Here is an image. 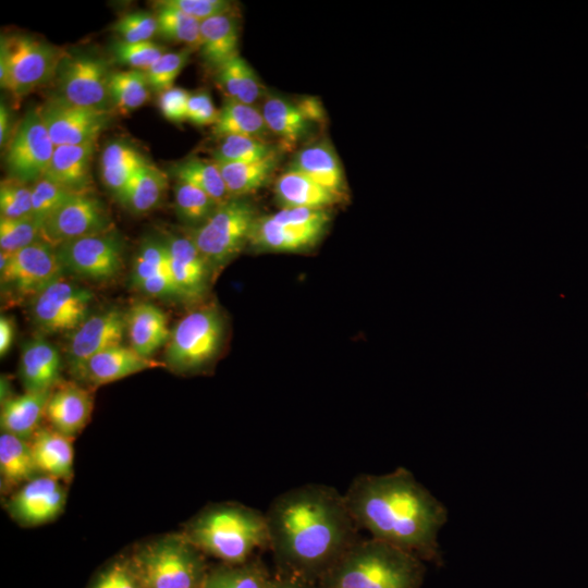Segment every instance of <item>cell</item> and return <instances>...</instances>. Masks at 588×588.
Here are the masks:
<instances>
[{
    "mask_svg": "<svg viewBox=\"0 0 588 588\" xmlns=\"http://www.w3.org/2000/svg\"><path fill=\"white\" fill-rule=\"evenodd\" d=\"M265 514L279 576L306 585L319 581L358 540L344 494L330 486L291 488L275 497Z\"/></svg>",
    "mask_w": 588,
    "mask_h": 588,
    "instance_id": "obj_1",
    "label": "cell"
},
{
    "mask_svg": "<svg viewBox=\"0 0 588 588\" xmlns=\"http://www.w3.org/2000/svg\"><path fill=\"white\" fill-rule=\"evenodd\" d=\"M344 498L358 528L372 538L422 561L441 559L438 535L446 522V509L406 468L362 474L353 479Z\"/></svg>",
    "mask_w": 588,
    "mask_h": 588,
    "instance_id": "obj_2",
    "label": "cell"
},
{
    "mask_svg": "<svg viewBox=\"0 0 588 588\" xmlns=\"http://www.w3.org/2000/svg\"><path fill=\"white\" fill-rule=\"evenodd\" d=\"M425 565L389 542L358 539L318 581L320 588H420Z\"/></svg>",
    "mask_w": 588,
    "mask_h": 588,
    "instance_id": "obj_3",
    "label": "cell"
},
{
    "mask_svg": "<svg viewBox=\"0 0 588 588\" xmlns=\"http://www.w3.org/2000/svg\"><path fill=\"white\" fill-rule=\"evenodd\" d=\"M183 535L200 552L231 565L248 562L258 549H269L266 514L236 503L205 509Z\"/></svg>",
    "mask_w": 588,
    "mask_h": 588,
    "instance_id": "obj_4",
    "label": "cell"
},
{
    "mask_svg": "<svg viewBox=\"0 0 588 588\" xmlns=\"http://www.w3.org/2000/svg\"><path fill=\"white\" fill-rule=\"evenodd\" d=\"M132 563L145 588H203L208 574L200 551L184 535L146 544Z\"/></svg>",
    "mask_w": 588,
    "mask_h": 588,
    "instance_id": "obj_5",
    "label": "cell"
},
{
    "mask_svg": "<svg viewBox=\"0 0 588 588\" xmlns=\"http://www.w3.org/2000/svg\"><path fill=\"white\" fill-rule=\"evenodd\" d=\"M258 212L244 197L229 198L189 235L211 269L234 259L248 244Z\"/></svg>",
    "mask_w": 588,
    "mask_h": 588,
    "instance_id": "obj_6",
    "label": "cell"
},
{
    "mask_svg": "<svg viewBox=\"0 0 588 588\" xmlns=\"http://www.w3.org/2000/svg\"><path fill=\"white\" fill-rule=\"evenodd\" d=\"M224 323L213 305L200 306L183 316L171 330L166 345V363L177 371H194L219 353Z\"/></svg>",
    "mask_w": 588,
    "mask_h": 588,
    "instance_id": "obj_7",
    "label": "cell"
},
{
    "mask_svg": "<svg viewBox=\"0 0 588 588\" xmlns=\"http://www.w3.org/2000/svg\"><path fill=\"white\" fill-rule=\"evenodd\" d=\"M63 54L39 39L26 35L2 37L0 84L17 98L33 91L57 74Z\"/></svg>",
    "mask_w": 588,
    "mask_h": 588,
    "instance_id": "obj_8",
    "label": "cell"
},
{
    "mask_svg": "<svg viewBox=\"0 0 588 588\" xmlns=\"http://www.w3.org/2000/svg\"><path fill=\"white\" fill-rule=\"evenodd\" d=\"M63 271L57 247L42 240L13 254L0 252L2 292L15 299L34 298Z\"/></svg>",
    "mask_w": 588,
    "mask_h": 588,
    "instance_id": "obj_9",
    "label": "cell"
},
{
    "mask_svg": "<svg viewBox=\"0 0 588 588\" xmlns=\"http://www.w3.org/2000/svg\"><path fill=\"white\" fill-rule=\"evenodd\" d=\"M57 74L58 98L82 108L112 110L109 91L111 72L103 59L86 54L63 56Z\"/></svg>",
    "mask_w": 588,
    "mask_h": 588,
    "instance_id": "obj_10",
    "label": "cell"
},
{
    "mask_svg": "<svg viewBox=\"0 0 588 588\" xmlns=\"http://www.w3.org/2000/svg\"><path fill=\"white\" fill-rule=\"evenodd\" d=\"M93 294L63 275L32 298V317L45 332L74 331L88 317Z\"/></svg>",
    "mask_w": 588,
    "mask_h": 588,
    "instance_id": "obj_11",
    "label": "cell"
},
{
    "mask_svg": "<svg viewBox=\"0 0 588 588\" xmlns=\"http://www.w3.org/2000/svg\"><path fill=\"white\" fill-rule=\"evenodd\" d=\"M54 147L39 109L29 110L8 146L5 164L10 176L35 183L47 171Z\"/></svg>",
    "mask_w": 588,
    "mask_h": 588,
    "instance_id": "obj_12",
    "label": "cell"
},
{
    "mask_svg": "<svg viewBox=\"0 0 588 588\" xmlns=\"http://www.w3.org/2000/svg\"><path fill=\"white\" fill-rule=\"evenodd\" d=\"M110 224L102 204L90 192L76 193L42 221L41 240L58 247L69 241L109 232Z\"/></svg>",
    "mask_w": 588,
    "mask_h": 588,
    "instance_id": "obj_13",
    "label": "cell"
},
{
    "mask_svg": "<svg viewBox=\"0 0 588 588\" xmlns=\"http://www.w3.org/2000/svg\"><path fill=\"white\" fill-rule=\"evenodd\" d=\"M64 270L90 280H108L122 269V247L109 233L88 235L57 247Z\"/></svg>",
    "mask_w": 588,
    "mask_h": 588,
    "instance_id": "obj_14",
    "label": "cell"
},
{
    "mask_svg": "<svg viewBox=\"0 0 588 588\" xmlns=\"http://www.w3.org/2000/svg\"><path fill=\"white\" fill-rule=\"evenodd\" d=\"M260 111L269 133L278 138L283 150H292L324 120L320 101L310 97L293 101L277 95L268 96Z\"/></svg>",
    "mask_w": 588,
    "mask_h": 588,
    "instance_id": "obj_15",
    "label": "cell"
},
{
    "mask_svg": "<svg viewBox=\"0 0 588 588\" xmlns=\"http://www.w3.org/2000/svg\"><path fill=\"white\" fill-rule=\"evenodd\" d=\"M39 111L54 146L96 143L111 119V111L73 106L60 98L48 101Z\"/></svg>",
    "mask_w": 588,
    "mask_h": 588,
    "instance_id": "obj_16",
    "label": "cell"
},
{
    "mask_svg": "<svg viewBox=\"0 0 588 588\" xmlns=\"http://www.w3.org/2000/svg\"><path fill=\"white\" fill-rule=\"evenodd\" d=\"M65 502L66 492L60 480L39 475L12 494L7 509L20 524L36 526L53 520L63 511Z\"/></svg>",
    "mask_w": 588,
    "mask_h": 588,
    "instance_id": "obj_17",
    "label": "cell"
},
{
    "mask_svg": "<svg viewBox=\"0 0 588 588\" xmlns=\"http://www.w3.org/2000/svg\"><path fill=\"white\" fill-rule=\"evenodd\" d=\"M125 331V316L120 310L108 309L87 317L70 338L68 357L72 370L78 375L90 357L122 344Z\"/></svg>",
    "mask_w": 588,
    "mask_h": 588,
    "instance_id": "obj_18",
    "label": "cell"
},
{
    "mask_svg": "<svg viewBox=\"0 0 588 588\" xmlns=\"http://www.w3.org/2000/svg\"><path fill=\"white\" fill-rule=\"evenodd\" d=\"M169 258V272L180 297L196 301L207 291L211 267L189 236H169L164 242Z\"/></svg>",
    "mask_w": 588,
    "mask_h": 588,
    "instance_id": "obj_19",
    "label": "cell"
},
{
    "mask_svg": "<svg viewBox=\"0 0 588 588\" xmlns=\"http://www.w3.org/2000/svg\"><path fill=\"white\" fill-rule=\"evenodd\" d=\"M91 412L90 393L74 382H63L51 391L45 417L53 429L73 439L87 425Z\"/></svg>",
    "mask_w": 588,
    "mask_h": 588,
    "instance_id": "obj_20",
    "label": "cell"
},
{
    "mask_svg": "<svg viewBox=\"0 0 588 588\" xmlns=\"http://www.w3.org/2000/svg\"><path fill=\"white\" fill-rule=\"evenodd\" d=\"M159 365L131 346L120 344L90 357L78 375L94 385H102Z\"/></svg>",
    "mask_w": 588,
    "mask_h": 588,
    "instance_id": "obj_21",
    "label": "cell"
},
{
    "mask_svg": "<svg viewBox=\"0 0 588 588\" xmlns=\"http://www.w3.org/2000/svg\"><path fill=\"white\" fill-rule=\"evenodd\" d=\"M324 233L301 229L272 219L270 215L258 216L248 244L258 252L302 253L314 248Z\"/></svg>",
    "mask_w": 588,
    "mask_h": 588,
    "instance_id": "obj_22",
    "label": "cell"
},
{
    "mask_svg": "<svg viewBox=\"0 0 588 588\" xmlns=\"http://www.w3.org/2000/svg\"><path fill=\"white\" fill-rule=\"evenodd\" d=\"M96 143L56 146L44 176L74 192L88 193Z\"/></svg>",
    "mask_w": 588,
    "mask_h": 588,
    "instance_id": "obj_23",
    "label": "cell"
},
{
    "mask_svg": "<svg viewBox=\"0 0 588 588\" xmlns=\"http://www.w3.org/2000/svg\"><path fill=\"white\" fill-rule=\"evenodd\" d=\"M130 346L144 357L167 345L171 331L163 310L150 303L135 304L125 316Z\"/></svg>",
    "mask_w": 588,
    "mask_h": 588,
    "instance_id": "obj_24",
    "label": "cell"
},
{
    "mask_svg": "<svg viewBox=\"0 0 588 588\" xmlns=\"http://www.w3.org/2000/svg\"><path fill=\"white\" fill-rule=\"evenodd\" d=\"M240 27L233 12L200 22L199 51L205 64L215 73L238 56Z\"/></svg>",
    "mask_w": 588,
    "mask_h": 588,
    "instance_id": "obj_25",
    "label": "cell"
},
{
    "mask_svg": "<svg viewBox=\"0 0 588 588\" xmlns=\"http://www.w3.org/2000/svg\"><path fill=\"white\" fill-rule=\"evenodd\" d=\"M61 358L58 350L44 339L24 344L20 358V377L25 391H51L58 383Z\"/></svg>",
    "mask_w": 588,
    "mask_h": 588,
    "instance_id": "obj_26",
    "label": "cell"
},
{
    "mask_svg": "<svg viewBox=\"0 0 588 588\" xmlns=\"http://www.w3.org/2000/svg\"><path fill=\"white\" fill-rule=\"evenodd\" d=\"M51 391H25L3 399L0 413L2 432L29 441L40 428Z\"/></svg>",
    "mask_w": 588,
    "mask_h": 588,
    "instance_id": "obj_27",
    "label": "cell"
},
{
    "mask_svg": "<svg viewBox=\"0 0 588 588\" xmlns=\"http://www.w3.org/2000/svg\"><path fill=\"white\" fill-rule=\"evenodd\" d=\"M72 441L52 427H40L29 440L38 471L58 480H70L74 462Z\"/></svg>",
    "mask_w": 588,
    "mask_h": 588,
    "instance_id": "obj_28",
    "label": "cell"
},
{
    "mask_svg": "<svg viewBox=\"0 0 588 588\" xmlns=\"http://www.w3.org/2000/svg\"><path fill=\"white\" fill-rule=\"evenodd\" d=\"M292 169L306 174L340 198L344 197L346 184L343 168L336 152L327 142L301 149L293 160Z\"/></svg>",
    "mask_w": 588,
    "mask_h": 588,
    "instance_id": "obj_29",
    "label": "cell"
},
{
    "mask_svg": "<svg viewBox=\"0 0 588 588\" xmlns=\"http://www.w3.org/2000/svg\"><path fill=\"white\" fill-rule=\"evenodd\" d=\"M274 196L282 208L328 209L341 198L295 169L275 181Z\"/></svg>",
    "mask_w": 588,
    "mask_h": 588,
    "instance_id": "obj_30",
    "label": "cell"
},
{
    "mask_svg": "<svg viewBox=\"0 0 588 588\" xmlns=\"http://www.w3.org/2000/svg\"><path fill=\"white\" fill-rule=\"evenodd\" d=\"M38 469L29 441L1 432L0 436V477L1 488L9 491L35 478Z\"/></svg>",
    "mask_w": 588,
    "mask_h": 588,
    "instance_id": "obj_31",
    "label": "cell"
},
{
    "mask_svg": "<svg viewBox=\"0 0 588 588\" xmlns=\"http://www.w3.org/2000/svg\"><path fill=\"white\" fill-rule=\"evenodd\" d=\"M147 161L130 144L112 142L105 147L101 155L100 172L102 182L119 198L136 171Z\"/></svg>",
    "mask_w": 588,
    "mask_h": 588,
    "instance_id": "obj_32",
    "label": "cell"
},
{
    "mask_svg": "<svg viewBox=\"0 0 588 588\" xmlns=\"http://www.w3.org/2000/svg\"><path fill=\"white\" fill-rule=\"evenodd\" d=\"M167 188V175L147 161L136 171L118 199L133 212L144 213L161 201Z\"/></svg>",
    "mask_w": 588,
    "mask_h": 588,
    "instance_id": "obj_33",
    "label": "cell"
},
{
    "mask_svg": "<svg viewBox=\"0 0 588 588\" xmlns=\"http://www.w3.org/2000/svg\"><path fill=\"white\" fill-rule=\"evenodd\" d=\"M279 155L241 163H218L230 198H240L264 187L272 177Z\"/></svg>",
    "mask_w": 588,
    "mask_h": 588,
    "instance_id": "obj_34",
    "label": "cell"
},
{
    "mask_svg": "<svg viewBox=\"0 0 588 588\" xmlns=\"http://www.w3.org/2000/svg\"><path fill=\"white\" fill-rule=\"evenodd\" d=\"M216 77L225 100L254 106L264 94L256 72L240 54L221 66Z\"/></svg>",
    "mask_w": 588,
    "mask_h": 588,
    "instance_id": "obj_35",
    "label": "cell"
},
{
    "mask_svg": "<svg viewBox=\"0 0 588 588\" xmlns=\"http://www.w3.org/2000/svg\"><path fill=\"white\" fill-rule=\"evenodd\" d=\"M267 133L260 109L233 100L224 101L212 126V134L221 139L229 136L265 138Z\"/></svg>",
    "mask_w": 588,
    "mask_h": 588,
    "instance_id": "obj_36",
    "label": "cell"
},
{
    "mask_svg": "<svg viewBox=\"0 0 588 588\" xmlns=\"http://www.w3.org/2000/svg\"><path fill=\"white\" fill-rule=\"evenodd\" d=\"M109 91L112 108L126 114L148 101L150 87L144 71H115L110 75Z\"/></svg>",
    "mask_w": 588,
    "mask_h": 588,
    "instance_id": "obj_37",
    "label": "cell"
},
{
    "mask_svg": "<svg viewBox=\"0 0 588 588\" xmlns=\"http://www.w3.org/2000/svg\"><path fill=\"white\" fill-rule=\"evenodd\" d=\"M177 181L187 182L208 194L218 204L229 199L226 187L216 161L187 159L173 169Z\"/></svg>",
    "mask_w": 588,
    "mask_h": 588,
    "instance_id": "obj_38",
    "label": "cell"
},
{
    "mask_svg": "<svg viewBox=\"0 0 588 588\" xmlns=\"http://www.w3.org/2000/svg\"><path fill=\"white\" fill-rule=\"evenodd\" d=\"M157 33L162 37L186 45L189 49L199 47L200 22L184 12L156 2Z\"/></svg>",
    "mask_w": 588,
    "mask_h": 588,
    "instance_id": "obj_39",
    "label": "cell"
},
{
    "mask_svg": "<svg viewBox=\"0 0 588 588\" xmlns=\"http://www.w3.org/2000/svg\"><path fill=\"white\" fill-rule=\"evenodd\" d=\"M270 577L257 561L228 564L207 574L203 588H266Z\"/></svg>",
    "mask_w": 588,
    "mask_h": 588,
    "instance_id": "obj_40",
    "label": "cell"
},
{
    "mask_svg": "<svg viewBox=\"0 0 588 588\" xmlns=\"http://www.w3.org/2000/svg\"><path fill=\"white\" fill-rule=\"evenodd\" d=\"M274 155H279L277 147L265 138L229 136L222 138L213 151V161L218 163L253 162Z\"/></svg>",
    "mask_w": 588,
    "mask_h": 588,
    "instance_id": "obj_41",
    "label": "cell"
},
{
    "mask_svg": "<svg viewBox=\"0 0 588 588\" xmlns=\"http://www.w3.org/2000/svg\"><path fill=\"white\" fill-rule=\"evenodd\" d=\"M174 204L177 216L194 228L203 224L219 205L204 191L183 181L174 186Z\"/></svg>",
    "mask_w": 588,
    "mask_h": 588,
    "instance_id": "obj_42",
    "label": "cell"
},
{
    "mask_svg": "<svg viewBox=\"0 0 588 588\" xmlns=\"http://www.w3.org/2000/svg\"><path fill=\"white\" fill-rule=\"evenodd\" d=\"M40 240V225L32 216L0 218V252L13 254Z\"/></svg>",
    "mask_w": 588,
    "mask_h": 588,
    "instance_id": "obj_43",
    "label": "cell"
},
{
    "mask_svg": "<svg viewBox=\"0 0 588 588\" xmlns=\"http://www.w3.org/2000/svg\"><path fill=\"white\" fill-rule=\"evenodd\" d=\"M191 49L163 53L150 68L144 71L150 89L163 93L173 87L188 61Z\"/></svg>",
    "mask_w": 588,
    "mask_h": 588,
    "instance_id": "obj_44",
    "label": "cell"
},
{
    "mask_svg": "<svg viewBox=\"0 0 588 588\" xmlns=\"http://www.w3.org/2000/svg\"><path fill=\"white\" fill-rule=\"evenodd\" d=\"M1 218L17 219L32 216V186L14 177L0 183Z\"/></svg>",
    "mask_w": 588,
    "mask_h": 588,
    "instance_id": "obj_45",
    "label": "cell"
},
{
    "mask_svg": "<svg viewBox=\"0 0 588 588\" xmlns=\"http://www.w3.org/2000/svg\"><path fill=\"white\" fill-rule=\"evenodd\" d=\"M76 194L42 176L32 185V217L41 225L42 221L64 200Z\"/></svg>",
    "mask_w": 588,
    "mask_h": 588,
    "instance_id": "obj_46",
    "label": "cell"
},
{
    "mask_svg": "<svg viewBox=\"0 0 588 588\" xmlns=\"http://www.w3.org/2000/svg\"><path fill=\"white\" fill-rule=\"evenodd\" d=\"M169 271V258L166 243L145 242L139 248L133 264L132 280L137 285L144 280Z\"/></svg>",
    "mask_w": 588,
    "mask_h": 588,
    "instance_id": "obj_47",
    "label": "cell"
},
{
    "mask_svg": "<svg viewBox=\"0 0 588 588\" xmlns=\"http://www.w3.org/2000/svg\"><path fill=\"white\" fill-rule=\"evenodd\" d=\"M112 51L119 63L133 70L146 71L164 53V48L152 40L139 42L120 40L114 44Z\"/></svg>",
    "mask_w": 588,
    "mask_h": 588,
    "instance_id": "obj_48",
    "label": "cell"
},
{
    "mask_svg": "<svg viewBox=\"0 0 588 588\" xmlns=\"http://www.w3.org/2000/svg\"><path fill=\"white\" fill-rule=\"evenodd\" d=\"M113 30L126 42L151 40L157 34L156 15L147 12L127 13L114 23Z\"/></svg>",
    "mask_w": 588,
    "mask_h": 588,
    "instance_id": "obj_49",
    "label": "cell"
},
{
    "mask_svg": "<svg viewBox=\"0 0 588 588\" xmlns=\"http://www.w3.org/2000/svg\"><path fill=\"white\" fill-rule=\"evenodd\" d=\"M191 17L203 22L216 15L232 12L233 4L225 0H162Z\"/></svg>",
    "mask_w": 588,
    "mask_h": 588,
    "instance_id": "obj_50",
    "label": "cell"
},
{
    "mask_svg": "<svg viewBox=\"0 0 588 588\" xmlns=\"http://www.w3.org/2000/svg\"><path fill=\"white\" fill-rule=\"evenodd\" d=\"M93 588H145L132 562H115L97 579Z\"/></svg>",
    "mask_w": 588,
    "mask_h": 588,
    "instance_id": "obj_51",
    "label": "cell"
},
{
    "mask_svg": "<svg viewBox=\"0 0 588 588\" xmlns=\"http://www.w3.org/2000/svg\"><path fill=\"white\" fill-rule=\"evenodd\" d=\"M219 117L210 95L207 91L191 94L187 102L186 121L197 126L215 125Z\"/></svg>",
    "mask_w": 588,
    "mask_h": 588,
    "instance_id": "obj_52",
    "label": "cell"
},
{
    "mask_svg": "<svg viewBox=\"0 0 588 588\" xmlns=\"http://www.w3.org/2000/svg\"><path fill=\"white\" fill-rule=\"evenodd\" d=\"M191 94L180 87H172L159 95L158 105L162 115L172 122L186 121L187 102Z\"/></svg>",
    "mask_w": 588,
    "mask_h": 588,
    "instance_id": "obj_53",
    "label": "cell"
},
{
    "mask_svg": "<svg viewBox=\"0 0 588 588\" xmlns=\"http://www.w3.org/2000/svg\"><path fill=\"white\" fill-rule=\"evenodd\" d=\"M143 292L156 297H180L169 271L155 274L136 285ZM181 298V297H180Z\"/></svg>",
    "mask_w": 588,
    "mask_h": 588,
    "instance_id": "obj_54",
    "label": "cell"
},
{
    "mask_svg": "<svg viewBox=\"0 0 588 588\" xmlns=\"http://www.w3.org/2000/svg\"><path fill=\"white\" fill-rule=\"evenodd\" d=\"M14 340V324L11 318L1 316L0 318V354L4 356L10 350Z\"/></svg>",
    "mask_w": 588,
    "mask_h": 588,
    "instance_id": "obj_55",
    "label": "cell"
},
{
    "mask_svg": "<svg viewBox=\"0 0 588 588\" xmlns=\"http://www.w3.org/2000/svg\"><path fill=\"white\" fill-rule=\"evenodd\" d=\"M266 588H307V585L289 577L277 576L269 579Z\"/></svg>",
    "mask_w": 588,
    "mask_h": 588,
    "instance_id": "obj_56",
    "label": "cell"
},
{
    "mask_svg": "<svg viewBox=\"0 0 588 588\" xmlns=\"http://www.w3.org/2000/svg\"><path fill=\"white\" fill-rule=\"evenodd\" d=\"M9 128H10V115L8 108L1 101L0 105V144H5L8 136H9Z\"/></svg>",
    "mask_w": 588,
    "mask_h": 588,
    "instance_id": "obj_57",
    "label": "cell"
}]
</instances>
